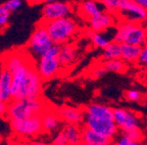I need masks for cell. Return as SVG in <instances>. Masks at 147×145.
Instances as JSON below:
<instances>
[{
    "mask_svg": "<svg viewBox=\"0 0 147 145\" xmlns=\"http://www.w3.org/2000/svg\"><path fill=\"white\" fill-rule=\"evenodd\" d=\"M83 112L84 128L101 134L113 141L117 138L119 131L115 122L113 108L102 102H92L84 108Z\"/></svg>",
    "mask_w": 147,
    "mask_h": 145,
    "instance_id": "obj_1",
    "label": "cell"
},
{
    "mask_svg": "<svg viewBox=\"0 0 147 145\" xmlns=\"http://www.w3.org/2000/svg\"><path fill=\"white\" fill-rule=\"evenodd\" d=\"M42 82L36 64L29 62L12 74V100L41 98Z\"/></svg>",
    "mask_w": 147,
    "mask_h": 145,
    "instance_id": "obj_2",
    "label": "cell"
},
{
    "mask_svg": "<svg viewBox=\"0 0 147 145\" xmlns=\"http://www.w3.org/2000/svg\"><path fill=\"white\" fill-rule=\"evenodd\" d=\"M113 116L117 129L123 136L131 141L142 142L144 135L141 129L140 119L135 112L126 108L117 107L113 108Z\"/></svg>",
    "mask_w": 147,
    "mask_h": 145,
    "instance_id": "obj_3",
    "label": "cell"
},
{
    "mask_svg": "<svg viewBox=\"0 0 147 145\" xmlns=\"http://www.w3.org/2000/svg\"><path fill=\"white\" fill-rule=\"evenodd\" d=\"M46 30L52 39L54 45L62 46L65 44L73 43V40L80 32V25L74 17H65L56 21H44Z\"/></svg>",
    "mask_w": 147,
    "mask_h": 145,
    "instance_id": "obj_4",
    "label": "cell"
},
{
    "mask_svg": "<svg viewBox=\"0 0 147 145\" xmlns=\"http://www.w3.org/2000/svg\"><path fill=\"white\" fill-rule=\"evenodd\" d=\"M47 108V104L42 100V98L11 100L7 107L5 118L9 121H14L24 120L34 116H41Z\"/></svg>",
    "mask_w": 147,
    "mask_h": 145,
    "instance_id": "obj_5",
    "label": "cell"
},
{
    "mask_svg": "<svg viewBox=\"0 0 147 145\" xmlns=\"http://www.w3.org/2000/svg\"><path fill=\"white\" fill-rule=\"evenodd\" d=\"M147 40V33L141 23H132L127 21H119L115 30L113 41L119 44L144 47Z\"/></svg>",
    "mask_w": 147,
    "mask_h": 145,
    "instance_id": "obj_6",
    "label": "cell"
},
{
    "mask_svg": "<svg viewBox=\"0 0 147 145\" xmlns=\"http://www.w3.org/2000/svg\"><path fill=\"white\" fill-rule=\"evenodd\" d=\"M53 46H54V43L52 39L49 36L45 25L41 21L40 23H38L34 32L31 35L27 44L26 52L31 58L38 60L48 52Z\"/></svg>",
    "mask_w": 147,
    "mask_h": 145,
    "instance_id": "obj_7",
    "label": "cell"
},
{
    "mask_svg": "<svg viewBox=\"0 0 147 145\" xmlns=\"http://www.w3.org/2000/svg\"><path fill=\"white\" fill-rule=\"evenodd\" d=\"M59 46L54 45L45 55L37 60L36 69L43 80H50L62 70L59 62Z\"/></svg>",
    "mask_w": 147,
    "mask_h": 145,
    "instance_id": "obj_8",
    "label": "cell"
},
{
    "mask_svg": "<svg viewBox=\"0 0 147 145\" xmlns=\"http://www.w3.org/2000/svg\"><path fill=\"white\" fill-rule=\"evenodd\" d=\"M10 130L16 136L23 139H33L44 134L41 116H34L24 120L9 121Z\"/></svg>",
    "mask_w": 147,
    "mask_h": 145,
    "instance_id": "obj_9",
    "label": "cell"
},
{
    "mask_svg": "<svg viewBox=\"0 0 147 145\" xmlns=\"http://www.w3.org/2000/svg\"><path fill=\"white\" fill-rule=\"evenodd\" d=\"M115 15L122 21L132 23L143 25L147 21V10L137 2V0H119Z\"/></svg>",
    "mask_w": 147,
    "mask_h": 145,
    "instance_id": "obj_10",
    "label": "cell"
},
{
    "mask_svg": "<svg viewBox=\"0 0 147 145\" xmlns=\"http://www.w3.org/2000/svg\"><path fill=\"white\" fill-rule=\"evenodd\" d=\"M73 12V3L67 1H47L42 7V21H50L60 18L71 17Z\"/></svg>",
    "mask_w": 147,
    "mask_h": 145,
    "instance_id": "obj_11",
    "label": "cell"
},
{
    "mask_svg": "<svg viewBox=\"0 0 147 145\" xmlns=\"http://www.w3.org/2000/svg\"><path fill=\"white\" fill-rule=\"evenodd\" d=\"M90 31L95 33H103L111 30L117 23V15L107 11H102L87 21Z\"/></svg>",
    "mask_w": 147,
    "mask_h": 145,
    "instance_id": "obj_12",
    "label": "cell"
},
{
    "mask_svg": "<svg viewBox=\"0 0 147 145\" xmlns=\"http://www.w3.org/2000/svg\"><path fill=\"white\" fill-rule=\"evenodd\" d=\"M42 118V125H43L44 134H56L62 129V124L63 122L60 119L59 115L57 113V110L47 109L44 111V113L41 115Z\"/></svg>",
    "mask_w": 147,
    "mask_h": 145,
    "instance_id": "obj_13",
    "label": "cell"
},
{
    "mask_svg": "<svg viewBox=\"0 0 147 145\" xmlns=\"http://www.w3.org/2000/svg\"><path fill=\"white\" fill-rule=\"evenodd\" d=\"M31 61H33V59L28 55L27 52L16 51L5 55V58L3 60V67L13 74L16 71H18V69Z\"/></svg>",
    "mask_w": 147,
    "mask_h": 145,
    "instance_id": "obj_14",
    "label": "cell"
},
{
    "mask_svg": "<svg viewBox=\"0 0 147 145\" xmlns=\"http://www.w3.org/2000/svg\"><path fill=\"white\" fill-rule=\"evenodd\" d=\"M60 119L64 125H79L83 124L84 112L82 109L73 106H62L57 110Z\"/></svg>",
    "mask_w": 147,
    "mask_h": 145,
    "instance_id": "obj_15",
    "label": "cell"
},
{
    "mask_svg": "<svg viewBox=\"0 0 147 145\" xmlns=\"http://www.w3.org/2000/svg\"><path fill=\"white\" fill-rule=\"evenodd\" d=\"M59 62L62 70L71 68L79 58V48L76 44L69 43L59 47Z\"/></svg>",
    "mask_w": 147,
    "mask_h": 145,
    "instance_id": "obj_16",
    "label": "cell"
},
{
    "mask_svg": "<svg viewBox=\"0 0 147 145\" xmlns=\"http://www.w3.org/2000/svg\"><path fill=\"white\" fill-rule=\"evenodd\" d=\"M11 87L12 73L2 66V68L0 69V96L6 104H9L12 100Z\"/></svg>",
    "mask_w": 147,
    "mask_h": 145,
    "instance_id": "obj_17",
    "label": "cell"
},
{
    "mask_svg": "<svg viewBox=\"0 0 147 145\" xmlns=\"http://www.w3.org/2000/svg\"><path fill=\"white\" fill-rule=\"evenodd\" d=\"M79 11L81 16L88 21L104 11V7L101 4V2L88 0V1H83L79 4Z\"/></svg>",
    "mask_w": 147,
    "mask_h": 145,
    "instance_id": "obj_18",
    "label": "cell"
},
{
    "mask_svg": "<svg viewBox=\"0 0 147 145\" xmlns=\"http://www.w3.org/2000/svg\"><path fill=\"white\" fill-rule=\"evenodd\" d=\"M110 31L111 30H108L103 33H95L89 31L88 37L92 45L97 49L104 50L111 42H113V39H115V32L110 33Z\"/></svg>",
    "mask_w": 147,
    "mask_h": 145,
    "instance_id": "obj_19",
    "label": "cell"
},
{
    "mask_svg": "<svg viewBox=\"0 0 147 145\" xmlns=\"http://www.w3.org/2000/svg\"><path fill=\"white\" fill-rule=\"evenodd\" d=\"M61 131L69 145H83V128L79 125H64Z\"/></svg>",
    "mask_w": 147,
    "mask_h": 145,
    "instance_id": "obj_20",
    "label": "cell"
},
{
    "mask_svg": "<svg viewBox=\"0 0 147 145\" xmlns=\"http://www.w3.org/2000/svg\"><path fill=\"white\" fill-rule=\"evenodd\" d=\"M113 140L92 130L83 128V145H110Z\"/></svg>",
    "mask_w": 147,
    "mask_h": 145,
    "instance_id": "obj_21",
    "label": "cell"
},
{
    "mask_svg": "<svg viewBox=\"0 0 147 145\" xmlns=\"http://www.w3.org/2000/svg\"><path fill=\"white\" fill-rule=\"evenodd\" d=\"M121 48H122V56H121V59L123 61H125L127 64L138 62L143 47L129 45V44H121Z\"/></svg>",
    "mask_w": 147,
    "mask_h": 145,
    "instance_id": "obj_22",
    "label": "cell"
},
{
    "mask_svg": "<svg viewBox=\"0 0 147 145\" xmlns=\"http://www.w3.org/2000/svg\"><path fill=\"white\" fill-rule=\"evenodd\" d=\"M102 59L104 61H109V60H115V59H121L122 56V48H121V44L117 43V42H111L107 47L102 50Z\"/></svg>",
    "mask_w": 147,
    "mask_h": 145,
    "instance_id": "obj_23",
    "label": "cell"
},
{
    "mask_svg": "<svg viewBox=\"0 0 147 145\" xmlns=\"http://www.w3.org/2000/svg\"><path fill=\"white\" fill-rule=\"evenodd\" d=\"M103 64L105 66L107 72L113 73H125L128 69V64L122 59H115L109 60V61H103Z\"/></svg>",
    "mask_w": 147,
    "mask_h": 145,
    "instance_id": "obj_24",
    "label": "cell"
},
{
    "mask_svg": "<svg viewBox=\"0 0 147 145\" xmlns=\"http://www.w3.org/2000/svg\"><path fill=\"white\" fill-rule=\"evenodd\" d=\"M125 98L128 102H140L144 98V94L138 89H129L125 92Z\"/></svg>",
    "mask_w": 147,
    "mask_h": 145,
    "instance_id": "obj_25",
    "label": "cell"
},
{
    "mask_svg": "<svg viewBox=\"0 0 147 145\" xmlns=\"http://www.w3.org/2000/svg\"><path fill=\"white\" fill-rule=\"evenodd\" d=\"M106 73H107V70H106L103 62H102V63L96 64V65L91 69V71H90V75H91V77L94 78V79H99L101 77H103Z\"/></svg>",
    "mask_w": 147,
    "mask_h": 145,
    "instance_id": "obj_26",
    "label": "cell"
},
{
    "mask_svg": "<svg viewBox=\"0 0 147 145\" xmlns=\"http://www.w3.org/2000/svg\"><path fill=\"white\" fill-rule=\"evenodd\" d=\"M9 16H10V12L7 10L4 5L0 4V30L5 29L8 25Z\"/></svg>",
    "mask_w": 147,
    "mask_h": 145,
    "instance_id": "obj_27",
    "label": "cell"
},
{
    "mask_svg": "<svg viewBox=\"0 0 147 145\" xmlns=\"http://www.w3.org/2000/svg\"><path fill=\"white\" fill-rule=\"evenodd\" d=\"M101 4L103 5L104 10L110 13L115 14L117 11V5H119V0H105V1H100Z\"/></svg>",
    "mask_w": 147,
    "mask_h": 145,
    "instance_id": "obj_28",
    "label": "cell"
},
{
    "mask_svg": "<svg viewBox=\"0 0 147 145\" xmlns=\"http://www.w3.org/2000/svg\"><path fill=\"white\" fill-rule=\"evenodd\" d=\"M51 145H69V141H67V137L64 136L63 132L60 130L58 133H56L54 135V137L51 140Z\"/></svg>",
    "mask_w": 147,
    "mask_h": 145,
    "instance_id": "obj_29",
    "label": "cell"
},
{
    "mask_svg": "<svg viewBox=\"0 0 147 145\" xmlns=\"http://www.w3.org/2000/svg\"><path fill=\"white\" fill-rule=\"evenodd\" d=\"M6 9L8 10L9 12H12V11H16L18 10L22 5V1L21 0H8L6 2L3 3Z\"/></svg>",
    "mask_w": 147,
    "mask_h": 145,
    "instance_id": "obj_30",
    "label": "cell"
},
{
    "mask_svg": "<svg viewBox=\"0 0 147 145\" xmlns=\"http://www.w3.org/2000/svg\"><path fill=\"white\" fill-rule=\"evenodd\" d=\"M139 65L143 66V67H147V46H144L141 51V55L139 57V60L137 62Z\"/></svg>",
    "mask_w": 147,
    "mask_h": 145,
    "instance_id": "obj_31",
    "label": "cell"
},
{
    "mask_svg": "<svg viewBox=\"0 0 147 145\" xmlns=\"http://www.w3.org/2000/svg\"><path fill=\"white\" fill-rule=\"evenodd\" d=\"M130 142H131L130 139H128L127 137H125L122 135V136H119L117 139L113 140L110 145H129V143Z\"/></svg>",
    "mask_w": 147,
    "mask_h": 145,
    "instance_id": "obj_32",
    "label": "cell"
},
{
    "mask_svg": "<svg viewBox=\"0 0 147 145\" xmlns=\"http://www.w3.org/2000/svg\"><path fill=\"white\" fill-rule=\"evenodd\" d=\"M28 145H51L50 143L44 142L41 140H35V141H31V142L28 143Z\"/></svg>",
    "mask_w": 147,
    "mask_h": 145,
    "instance_id": "obj_33",
    "label": "cell"
},
{
    "mask_svg": "<svg viewBox=\"0 0 147 145\" xmlns=\"http://www.w3.org/2000/svg\"><path fill=\"white\" fill-rule=\"evenodd\" d=\"M137 2L147 10V0H137Z\"/></svg>",
    "mask_w": 147,
    "mask_h": 145,
    "instance_id": "obj_34",
    "label": "cell"
},
{
    "mask_svg": "<svg viewBox=\"0 0 147 145\" xmlns=\"http://www.w3.org/2000/svg\"><path fill=\"white\" fill-rule=\"evenodd\" d=\"M129 145H145L143 144V142H137V141H131L129 143Z\"/></svg>",
    "mask_w": 147,
    "mask_h": 145,
    "instance_id": "obj_35",
    "label": "cell"
},
{
    "mask_svg": "<svg viewBox=\"0 0 147 145\" xmlns=\"http://www.w3.org/2000/svg\"><path fill=\"white\" fill-rule=\"evenodd\" d=\"M11 145H28L27 143H14V144H11Z\"/></svg>",
    "mask_w": 147,
    "mask_h": 145,
    "instance_id": "obj_36",
    "label": "cell"
},
{
    "mask_svg": "<svg viewBox=\"0 0 147 145\" xmlns=\"http://www.w3.org/2000/svg\"><path fill=\"white\" fill-rule=\"evenodd\" d=\"M143 25H144V27H145V31H146V33H147V21H145L144 23H143Z\"/></svg>",
    "mask_w": 147,
    "mask_h": 145,
    "instance_id": "obj_37",
    "label": "cell"
},
{
    "mask_svg": "<svg viewBox=\"0 0 147 145\" xmlns=\"http://www.w3.org/2000/svg\"><path fill=\"white\" fill-rule=\"evenodd\" d=\"M2 142H3V139H2V137L0 136V145H2Z\"/></svg>",
    "mask_w": 147,
    "mask_h": 145,
    "instance_id": "obj_38",
    "label": "cell"
},
{
    "mask_svg": "<svg viewBox=\"0 0 147 145\" xmlns=\"http://www.w3.org/2000/svg\"><path fill=\"white\" fill-rule=\"evenodd\" d=\"M3 102V100H2V98H1V96H0V102Z\"/></svg>",
    "mask_w": 147,
    "mask_h": 145,
    "instance_id": "obj_39",
    "label": "cell"
},
{
    "mask_svg": "<svg viewBox=\"0 0 147 145\" xmlns=\"http://www.w3.org/2000/svg\"><path fill=\"white\" fill-rule=\"evenodd\" d=\"M145 46H147V40H146V43H145Z\"/></svg>",
    "mask_w": 147,
    "mask_h": 145,
    "instance_id": "obj_40",
    "label": "cell"
}]
</instances>
